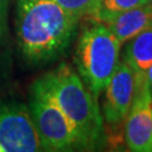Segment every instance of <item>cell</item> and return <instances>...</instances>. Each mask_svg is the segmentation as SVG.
Returning a JSON list of instances; mask_svg holds the SVG:
<instances>
[{
  "mask_svg": "<svg viewBox=\"0 0 152 152\" xmlns=\"http://www.w3.org/2000/svg\"><path fill=\"white\" fill-rule=\"evenodd\" d=\"M79 19L54 0H17L16 32L27 60L54 59L70 43Z\"/></svg>",
  "mask_w": 152,
  "mask_h": 152,
  "instance_id": "cell-1",
  "label": "cell"
},
{
  "mask_svg": "<svg viewBox=\"0 0 152 152\" xmlns=\"http://www.w3.org/2000/svg\"><path fill=\"white\" fill-rule=\"evenodd\" d=\"M136 72L125 60L120 61L110 80L105 87L103 103L104 120L113 126H118L126 118L137 89Z\"/></svg>",
  "mask_w": 152,
  "mask_h": 152,
  "instance_id": "cell-7",
  "label": "cell"
},
{
  "mask_svg": "<svg viewBox=\"0 0 152 152\" xmlns=\"http://www.w3.org/2000/svg\"><path fill=\"white\" fill-rule=\"evenodd\" d=\"M39 81L73 124L79 147H96L103 132V118L97 98L81 77L69 64L61 63L44 75Z\"/></svg>",
  "mask_w": 152,
  "mask_h": 152,
  "instance_id": "cell-2",
  "label": "cell"
},
{
  "mask_svg": "<svg viewBox=\"0 0 152 152\" xmlns=\"http://www.w3.org/2000/svg\"><path fill=\"white\" fill-rule=\"evenodd\" d=\"M29 112L43 150L66 151L73 147H79L73 124L61 110L39 79L34 82L32 87Z\"/></svg>",
  "mask_w": 152,
  "mask_h": 152,
  "instance_id": "cell-4",
  "label": "cell"
},
{
  "mask_svg": "<svg viewBox=\"0 0 152 152\" xmlns=\"http://www.w3.org/2000/svg\"><path fill=\"white\" fill-rule=\"evenodd\" d=\"M145 77H147L148 82H149V87H150L151 92H152V65L145 71Z\"/></svg>",
  "mask_w": 152,
  "mask_h": 152,
  "instance_id": "cell-13",
  "label": "cell"
},
{
  "mask_svg": "<svg viewBox=\"0 0 152 152\" xmlns=\"http://www.w3.org/2000/svg\"><path fill=\"white\" fill-rule=\"evenodd\" d=\"M124 60L137 72L145 73L152 65V26L127 42Z\"/></svg>",
  "mask_w": 152,
  "mask_h": 152,
  "instance_id": "cell-9",
  "label": "cell"
},
{
  "mask_svg": "<svg viewBox=\"0 0 152 152\" xmlns=\"http://www.w3.org/2000/svg\"><path fill=\"white\" fill-rule=\"evenodd\" d=\"M0 143L5 152L43 150L29 108L17 103L0 106Z\"/></svg>",
  "mask_w": 152,
  "mask_h": 152,
  "instance_id": "cell-5",
  "label": "cell"
},
{
  "mask_svg": "<svg viewBox=\"0 0 152 152\" xmlns=\"http://www.w3.org/2000/svg\"><path fill=\"white\" fill-rule=\"evenodd\" d=\"M147 4H149L148 0H100L99 12H120Z\"/></svg>",
  "mask_w": 152,
  "mask_h": 152,
  "instance_id": "cell-11",
  "label": "cell"
},
{
  "mask_svg": "<svg viewBox=\"0 0 152 152\" xmlns=\"http://www.w3.org/2000/svg\"><path fill=\"white\" fill-rule=\"evenodd\" d=\"M83 29L76 48V64L80 77L96 98L120 63L122 43L100 22Z\"/></svg>",
  "mask_w": 152,
  "mask_h": 152,
  "instance_id": "cell-3",
  "label": "cell"
},
{
  "mask_svg": "<svg viewBox=\"0 0 152 152\" xmlns=\"http://www.w3.org/2000/svg\"><path fill=\"white\" fill-rule=\"evenodd\" d=\"M2 25H4V0H0V38L2 34Z\"/></svg>",
  "mask_w": 152,
  "mask_h": 152,
  "instance_id": "cell-12",
  "label": "cell"
},
{
  "mask_svg": "<svg viewBox=\"0 0 152 152\" xmlns=\"http://www.w3.org/2000/svg\"><path fill=\"white\" fill-rule=\"evenodd\" d=\"M94 22L106 25L123 44L152 26V5L147 4L120 12H99Z\"/></svg>",
  "mask_w": 152,
  "mask_h": 152,
  "instance_id": "cell-8",
  "label": "cell"
},
{
  "mask_svg": "<svg viewBox=\"0 0 152 152\" xmlns=\"http://www.w3.org/2000/svg\"><path fill=\"white\" fill-rule=\"evenodd\" d=\"M148 2H149V4H151V5H152V0H148Z\"/></svg>",
  "mask_w": 152,
  "mask_h": 152,
  "instance_id": "cell-15",
  "label": "cell"
},
{
  "mask_svg": "<svg viewBox=\"0 0 152 152\" xmlns=\"http://www.w3.org/2000/svg\"><path fill=\"white\" fill-rule=\"evenodd\" d=\"M68 12L80 19L94 22L100 9V0H54Z\"/></svg>",
  "mask_w": 152,
  "mask_h": 152,
  "instance_id": "cell-10",
  "label": "cell"
},
{
  "mask_svg": "<svg viewBox=\"0 0 152 152\" xmlns=\"http://www.w3.org/2000/svg\"><path fill=\"white\" fill-rule=\"evenodd\" d=\"M124 129L130 151L152 152V92L145 73H139L135 97L126 115Z\"/></svg>",
  "mask_w": 152,
  "mask_h": 152,
  "instance_id": "cell-6",
  "label": "cell"
},
{
  "mask_svg": "<svg viewBox=\"0 0 152 152\" xmlns=\"http://www.w3.org/2000/svg\"><path fill=\"white\" fill-rule=\"evenodd\" d=\"M0 152H5V149H4V147L1 145V143H0Z\"/></svg>",
  "mask_w": 152,
  "mask_h": 152,
  "instance_id": "cell-14",
  "label": "cell"
}]
</instances>
